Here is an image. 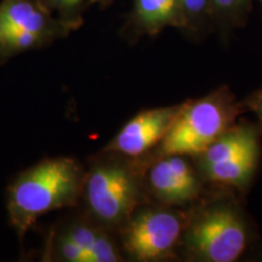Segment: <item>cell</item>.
Instances as JSON below:
<instances>
[{
  "instance_id": "52a82bcc",
  "label": "cell",
  "mask_w": 262,
  "mask_h": 262,
  "mask_svg": "<svg viewBox=\"0 0 262 262\" xmlns=\"http://www.w3.org/2000/svg\"><path fill=\"white\" fill-rule=\"evenodd\" d=\"M181 108L146 110L130 119L112 140L107 150L136 158L162 142Z\"/></svg>"
},
{
  "instance_id": "3957f363",
  "label": "cell",
  "mask_w": 262,
  "mask_h": 262,
  "mask_svg": "<svg viewBox=\"0 0 262 262\" xmlns=\"http://www.w3.org/2000/svg\"><path fill=\"white\" fill-rule=\"evenodd\" d=\"M75 27L56 17L45 0L0 2V64L67 37Z\"/></svg>"
},
{
  "instance_id": "5b68a950",
  "label": "cell",
  "mask_w": 262,
  "mask_h": 262,
  "mask_svg": "<svg viewBox=\"0 0 262 262\" xmlns=\"http://www.w3.org/2000/svg\"><path fill=\"white\" fill-rule=\"evenodd\" d=\"M181 224L171 212L146 209L129 219L123 228V247L137 261L166 256L180 237Z\"/></svg>"
},
{
  "instance_id": "7a4b0ae2",
  "label": "cell",
  "mask_w": 262,
  "mask_h": 262,
  "mask_svg": "<svg viewBox=\"0 0 262 262\" xmlns=\"http://www.w3.org/2000/svg\"><path fill=\"white\" fill-rule=\"evenodd\" d=\"M85 168L77 208L104 228L124 226L140 203L139 176L122 155L106 150Z\"/></svg>"
},
{
  "instance_id": "6da1fadb",
  "label": "cell",
  "mask_w": 262,
  "mask_h": 262,
  "mask_svg": "<svg viewBox=\"0 0 262 262\" xmlns=\"http://www.w3.org/2000/svg\"><path fill=\"white\" fill-rule=\"evenodd\" d=\"M84 173L78 159L55 157L42 159L12 180L6 191V210L21 241L42 215L78 205Z\"/></svg>"
},
{
  "instance_id": "5bb4252c",
  "label": "cell",
  "mask_w": 262,
  "mask_h": 262,
  "mask_svg": "<svg viewBox=\"0 0 262 262\" xmlns=\"http://www.w3.org/2000/svg\"><path fill=\"white\" fill-rule=\"evenodd\" d=\"M210 3L224 14L235 15L238 12L243 11L249 0H210Z\"/></svg>"
},
{
  "instance_id": "ba28073f",
  "label": "cell",
  "mask_w": 262,
  "mask_h": 262,
  "mask_svg": "<svg viewBox=\"0 0 262 262\" xmlns=\"http://www.w3.org/2000/svg\"><path fill=\"white\" fill-rule=\"evenodd\" d=\"M52 233L70 241L80 251L84 262H117L120 254L103 226L80 210L56 224Z\"/></svg>"
},
{
  "instance_id": "2e32d148",
  "label": "cell",
  "mask_w": 262,
  "mask_h": 262,
  "mask_svg": "<svg viewBox=\"0 0 262 262\" xmlns=\"http://www.w3.org/2000/svg\"><path fill=\"white\" fill-rule=\"evenodd\" d=\"M94 2L101 3V4H102V5H106V4H108V3L112 2V0H93V3H94Z\"/></svg>"
},
{
  "instance_id": "9c48e42d",
  "label": "cell",
  "mask_w": 262,
  "mask_h": 262,
  "mask_svg": "<svg viewBox=\"0 0 262 262\" xmlns=\"http://www.w3.org/2000/svg\"><path fill=\"white\" fill-rule=\"evenodd\" d=\"M153 193L165 203L189 201L196 192V180L191 168L180 156H165L149 170Z\"/></svg>"
},
{
  "instance_id": "7c38bea8",
  "label": "cell",
  "mask_w": 262,
  "mask_h": 262,
  "mask_svg": "<svg viewBox=\"0 0 262 262\" xmlns=\"http://www.w3.org/2000/svg\"><path fill=\"white\" fill-rule=\"evenodd\" d=\"M257 159V149L249 150L220 163L204 165L205 171L212 181L227 183V185H242L247 181L255 169Z\"/></svg>"
},
{
  "instance_id": "4fadbf2b",
  "label": "cell",
  "mask_w": 262,
  "mask_h": 262,
  "mask_svg": "<svg viewBox=\"0 0 262 262\" xmlns=\"http://www.w3.org/2000/svg\"><path fill=\"white\" fill-rule=\"evenodd\" d=\"M54 14H57L62 21L67 22L75 28H79L83 24L81 11L88 3L93 0H45Z\"/></svg>"
},
{
  "instance_id": "277c9868",
  "label": "cell",
  "mask_w": 262,
  "mask_h": 262,
  "mask_svg": "<svg viewBox=\"0 0 262 262\" xmlns=\"http://www.w3.org/2000/svg\"><path fill=\"white\" fill-rule=\"evenodd\" d=\"M227 116L220 104L203 100L181 110L159 147L163 156L204 153L224 133Z\"/></svg>"
},
{
  "instance_id": "9a60e30c",
  "label": "cell",
  "mask_w": 262,
  "mask_h": 262,
  "mask_svg": "<svg viewBox=\"0 0 262 262\" xmlns=\"http://www.w3.org/2000/svg\"><path fill=\"white\" fill-rule=\"evenodd\" d=\"M255 108H256L258 116H260L261 119H262V94L260 95V97H258L256 100V103H255Z\"/></svg>"
},
{
  "instance_id": "8fae6325",
  "label": "cell",
  "mask_w": 262,
  "mask_h": 262,
  "mask_svg": "<svg viewBox=\"0 0 262 262\" xmlns=\"http://www.w3.org/2000/svg\"><path fill=\"white\" fill-rule=\"evenodd\" d=\"M257 142L254 133L248 129H237L216 139L204 152V165L220 163L249 150H256Z\"/></svg>"
},
{
  "instance_id": "8992f818",
  "label": "cell",
  "mask_w": 262,
  "mask_h": 262,
  "mask_svg": "<svg viewBox=\"0 0 262 262\" xmlns=\"http://www.w3.org/2000/svg\"><path fill=\"white\" fill-rule=\"evenodd\" d=\"M245 239L243 224L226 208L209 211L189 233V243L195 253L211 262L237 260L245 248Z\"/></svg>"
},
{
  "instance_id": "30bf717a",
  "label": "cell",
  "mask_w": 262,
  "mask_h": 262,
  "mask_svg": "<svg viewBox=\"0 0 262 262\" xmlns=\"http://www.w3.org/2000/svg\"><path fill=\"white\" fill-rule=\"evenodd\" d=\"M180 0H135L133 22L141 32L155 34L168 26L182 22Z\"/></svg>"
}]
</instances>
